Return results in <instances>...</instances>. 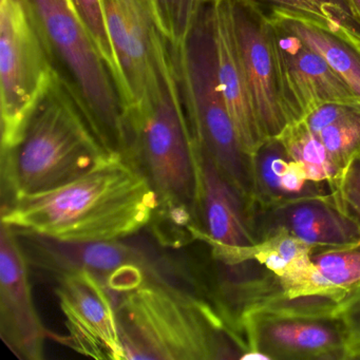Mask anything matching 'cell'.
Returning <instances> with one entry per match:
<instances>
[{"label": "cell", "mask_w": 360, "mask_h": 360, "mask_svg": "<svg viewBox=\"0 0 360 360\" xmlns=\"http://www.w3.org/2000/svg\"><path fill=\"white\" fill-rule=\"evenodd\" d=\"M159 199L142 170L113 153L79 178L4 202L1 223L64 242L117 241L150 224Z\"/></svg>", "instance_id": "obj_1"}, {"label": "cell", "mask_w": 360, "mask_h": 360, "mask_svg": "<svg viewBox=\"0 0 360 360\" xmlns=\"http://www.w3.org/2000/svg\"><path fill=\"white\" fill-rule=\"evenodd\" d=\"M169 45V44H168ZM124 157L147 176L159 199L153 217L160 239L169 244L201 233L193 141L183 106L170 46L160 66L159 84L144 106L126 113ZM150 223V224H151Z\"/></svg>", "instance_id": "obj_2"}, {"label": "cell", "mask_w": 360, "mask_h": 360, "mask_svg": "<svg viewBox=\"0 0 360 360\" xmlns=\"http://www.w3.org/2000/svg\"><path fill=\"white\" fill-rule=\"evenodd\" d=\"M125 359H252L212 300L149 277L115 304Z\"/></svg>", "instance_id": "obj_3"}, {"label": "cell", "mask_w": 360, "mask_h": 360, "mask_svg": "<svg viewBox=\"0 0 360 360\" xmlns=\"http://www.w3.org/2000/svg\"><path fill=\"white\" fill-rule=\"evenodd\" d=\"M112 155L58 75L33 111L20 144L1 151L3 203L15 195L62 186Z\"/></svg>", "instance_id": "obj_4"}, {"label": "cell", "mask_w": 360, "mask_h": 360, "mask_svg": "<svg viewBox=\"0 0 360 360\" xmlns=\"http://www.w3.org/2000/svg\"><path fill=\"white\" fill-rule=\"evenodd\" d=\"M169 46L193 144L252 206V155L240 144L219 85L214 5L204 8L182 45Z\"/></svg>", "instance_id": "obj_5"}, {"label": "cell", "mask_w": 360, "mask_h": 360, "mask_svg": "<svg viewBox=\"0 0 360 360\" xmlns=\"http://www.w3.org/2000/svg\"><path fill=\"white\" fill-rule=\"evenodd\" d=\"M58 77L77 96L92 129L110 153L124 155L125 109L112 75L70 0H25Z\"/></svg>", "instance_id": "obj_6"}, {"label": "cell", "mask_w": 360, "mask_h": 360, "mask_svg": "<svg viewBox=\"0 0 360 360\" xmlns=\"http://www.w3.org/2000/svg\"><path fill=\"white\" fill-rule=\"evenodd\" d=\"M58 72L25 0H0L1 151L15 148Z\"/></svg>", "instance_id": "obj_7"}, {"label": "cell", "mask_w": 360, "mask_h": 360, "mask_svg": "<svg viewBox=\"0 0 360 360\" xmlns=\"http://www.w3.org/2000/svg\"><path fill=\"white\" fill-rule=\"evenodd\" d=\"M102 1L126 115L144 106L157 89L168 41L158 28L150 0Z\"/></svg>", "instance_id": "obj_8"}, {"label": "cell", "mask_w": 360, "mask_h": 360, "mask_svg": "<svg viewBox=\"0 0 360 360\" xmlns=\"http://www.w3.org/2000/svg\"><path fill=\"white\" fill-rule=\"evenodd\" d=\"M240 60L252 107L265 140L277 138L290 125L269 14L255 0H229Z\"/></svg>", "instance_id": "obj_9"}, {"label": "cell", "mask_w": 360, "mask_h": 360, "mask_svg": "<svg viewBox=\"0 0 360 360\" xmlns=\"http://www.w3.org/2000/svg\"><path fill=\"white\" fill-rule=\"evenodd\" d=\"M239 330L252 359H343L345 334L332 315H299L248 311L239 320Z\"/></svg>", "instance_id": "obj_10"}, {"label": "cell", "mask_w": 360, "mask_h": 360, "mask_svg": "<svg viewBox=\"0 0 360 360\" xmlns=\"http://www.w3.org/2000/svg\"><path fill=\"white\" fill-rule=\"evenodd\" d=\"M193 141V140H191ZM197 179V210L212 257L221 264L248 262V250L258 241L250 205L219 172L214 162L193 144Z\"/></svg>", "instance_id": "obj_11"}, {"label": "cell", "mask_w": 360, "mask_h": 360, "mask_svg": "<svg viewBox=\"0 0 360 360\" xmlns=\"http://www.w3.org/2000/svg\"><path fill=\"white\" fill-rule=\"evenodd\" d=\"M56 294L69 332L63 342L96 359H125L115 303L100 278L88 271L62 274Z\"/></svg>", "instance_id": "obj_12"}, {"label": "cell", "mask_w": 360, "mask_h": 360, "mask_svg": "<svg viewBox=\"0 0 360 360\" xmlns=\"http://www.w3.org/2000/svg\"><path fill=\"white\" fill-rule=\"evenodd\" d=\"M271 22L290 125L303 121L326 104L347 105L360 109L359 96L320 54L281 25Z\"/></svg>", "instance_id": "obj_13"}, {"label": "cell", "mask_w": 360, "mask_h": 360, "mask_svg": "<svg viewBox=\"0 0 360 360\" xmlns=\"http://www.w3.org/2000/svg\"><path fill=\"white\" fill-rule=\"evenodd\" d=\"M250 218L258 242L282 231L304 242L315 252L360 245L359 223L339 208L332 193L256 208Z\"/></svg>", "instance_id": "obj_14"}, {"label": "cell", "mask_w": 360, "mask_h": 360, "mask_svg": "<svg viewBox=\"0 0 360 360\" xmlns=\"http://www.w3.org/2000/svg\"><path fill=\"white\" fill-rule=\"evenodd\" d=\"M13 227L0 231V335L16 356L44 358L45 328L35 309L26 255Z\"/></svg>", "instance_id": "obj_15"}, {"label": "cell", "mask_w": 360, "mask_h": 360, "mask_svg": "<svg viewBox=\"0 0 360 360\" xmlns=\"http://www.w3.org/2000/svg\"><path fill=\"white\" fill-rule=\"evenodd\" d=\"M20 233L27 239V260L58 276L88 271L105 284L113 273L125 265H141L158 273L144 252L121 243L120 240L64 242L32 233Z\"/></svg>", "instance_id": "obj_16"}, {"label": "cell", "mask_w": 360, "mask_h": 360, "mask_svg": "<svg viewBox=\"0 0 360 360\" xmlns=\"http://www.w3.org/2000/svg\"><path fill=\"white\" fill-rule=\"evenodd\" d=\"M214 30L219 85L240 144L248 155H252L265 139L259 127L240 60L229 0L214 4Z\"/></svg>", "instance_id": "obj_17"}, {"label": "cell", "mask_w": 360, "mask_h": 360, "mask_svg": "<svg viewBox=\"0 0 360 360\" xmlns=\"http://www.w3.org/2000/svg\"><path fill=\"white\" fill-rule=\"evenodd\" d=\"M252 210L332 193L328 183L311 182L278 138L266 139L252 155Z\"/></svg>", "instance_id": "obj_18"}, {"label": "cell", "mask_w": 360, "mask_h": 360, "mask_svg": "<svg viewBox=\"0 0 360 360\" xmlns=\"http://www.w3.org/2000/svg\"><path fill=\"white\" fill-rule=\"evenodd\" d=\"M269 16L320 54L360 98L359 47L317 20L301 14L271 7Z\"/></svg>", "instance_id": "obj_19"}, {"label": "cell", "mask_w": 360, "mask_h": 360, "mask_svg": "<svg viewBox=\"0 0 360 360\" xmlns=\"http://www.w3.org/2000/svg\"><path fill=\"white\" fill-rule=\"evenodd\" d=\"M317 20L360 48V18L351 0H255Z\"/></svg>", "instance_id": "obj_20"}, {"label": "cell", "mask_w": 360, "mask_h": 360, "mask_svg": "<svg viewBox=\"0 0 360 360\" xmlns=\"http://www.w3.org/2000/svg\"><path fill=\"white\" fill-rule=\"evenodd\" d=\"M290 157L300 164L311 182L330 183L339 169L317 134L311 131L304 121L290 124L277 136Z\"/></svg>", "instance_id": "obj_21"}, {"label": "cell", "mask_w": 360, "mask_h": 360, "mask_svg": "<svg viewBox=\"0 0 360 360\" xmlns=\"http://www.w3.org/2000/svg\"><path fill=\"white\" fill-rule=\"evenodd\" d=\"M311 259L324 285L339 298L360 286V245L320 250Z\"/></svg>", "instance_id": "obj_22"}, {"label": "cell", "mask_w": 360, "mask_h": 360, "mask_svg": "<svg viewBox=\"0 0 360 360\" xmlns=\"http://www.w3.org/2000/svg\"><path fill=\"white\" fill-rule=\"evenodd\" d=\"M220 0H150L158 28L166 41L179 47L186 41L204 8Z\"/></svg>", "instance_id": "obj_23"}, {"label": "cell", "mask_w": 360, "mask_h": 360, "mask_svg": "<svg viewBox=\"0 0 360 360\" xmlns=\"http://www.w3.org/2000/svg\"><path fill=\"white\" fill-rule=\"evenodd\" d=\"M317 136L335 165L339 169L345 167L360 151V109H352L345 117L324 127Z\"/></svg>", "instance_id": "obj_24"}, {"label": "cell", "mask_w": 360, "mask_h": 360, "mask_svg": "<svg viewBox=\"0 0 360 360\" xmlns=\"http://www.w3.org/2000/svg\"><path fill=\"white\" fill-rule=\"evenodd\" d=\"M70 1L84 28L94 41L96 50L104 60L115 82L117 60H115V51L109 37L108 28H107L102 0H70Z\"/></svg>", "instance_id": "obj_25"}, {"label": "cell", "mask_w": 360, "mask_h": 360, "mask_svg": "<svg viewBox=\"0 0 360 360\" xmlns=\"http://www.w3.org/2000/svg\"><path fill=\"white\" fill-rule=\"evenodd\" d=\"M330 186L339 208L360 224V151L341 168Z\"/></svg>", "instance_id": "obj_26"}, {"label": "cell", "mask_w": 360, "mask_h": 360, "mask_svg": "<svg viewBox=\"0 0 360 360\" xmlns=\"http://www.w3.org/2000/svg\"><path fill=\"white\" fill-rule=\"evenodd\" d=\"M335 315L345 330V360L360 359V286L349 290L339 301Z\"/></svg>", "instance_id": "obj_27"}, {"label": "cell", "mask_w": 360, "mask_h": 360, "mask_svg": "<svg viewBox=\"0 0 360 360\" xmlns=\"http://www.w3.org/2000/svg\"><path fill=\"white\" fill-rule=\"evenodd\" d=\"M351 1L352 5L355 8L356 13L358 14V16H359L360 18V0H351Z\"/></svg>", "instance_id": "obj_28"}]
</instances>
